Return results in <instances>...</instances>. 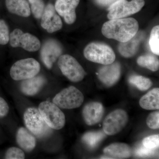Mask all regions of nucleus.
Here are the masks:
<instances>
[{"mask_svg":"<svg viewBox=\"0 0 159 159\" xmlns=\"http://www.w3.org/2000/svg\"><path fill=\"white\" fill-rule=\"evenodd\" d=\"M143 145L146 148L155 149L159 147V136L158 134L153 135L146 137L142 141Z\"/></svg>","mask_w":159,"mask_h":159,"instance_id":"nucleus-29","label":"nucleus"},{"mask_svg":"<svg viewBox=\"0 0 159 159\" xmlns=\"http://www.w3.org/2000/svg\"><path fill=\"white\" fill-rule=\"evenodd\" d=\"M46 83L45 78L42 76H35L25 80L20 84V90L26 96H33L42 89Z\"/></svg>","mask_w":159,"mask_h":159,"instance_id":"nucleus-17","label":"nucleus"},{"mask_svg":"<svg viewBox=\"0 0 159 159\" xmlns=\"http://www.w3.org/2000/svg\"><path fill=\"white\" fill-rule=\"evenodd\" d=\"M145 32L138 31L132 38L124 43H120L118 50L122 56L126 58L131 57L135 55L139 51L140 44L145 39Z\"/></svg>","mask_w":159,"mask_h":159,"instance_id":"nucleus-16","label":"nucleus"},{"mask_svg":"<svg viewBox=\"0 0 159 159\" xmlns=\"http://www.w3.org/2000/svg\"><path fill=\"white\" fill-rule=\"evenodd\" d=\"M84 55L89 61L103 65L112 63L116 59V54L113 49L108 45L102 43L89 44L84 49Z\"/></svg>","mask_w":159,"mask_h":159,"instance_id":"nucleus-2","label":"nucleus"},{"mask_svg":"<svg viewBox=\"0 0 159 159\" xmlns=\"http://www.w3.org/2000/svg\"><path fill=\"white\" fill-rule=\"evenodd\" d=\"M139 24L133 18L110 20L103 24L102 33L105 37L120 43L130 39L139 31Z\"/></svg>","mask_w":159,"mask_h":159,"instance_id":"nucleus-1","label":"nucleus"},{"mask_svg":"<svg viewBox=\"0 0 159 159\" xmlns=\"http://www.w3.org/2000/svg\"><path fill=\"white\" fill-rule=\"evenodd\" d=\"M10 45L12 48L20 47L29 52L38 51L41 47L39 40L29 33H24L20 29H16L10 34Z\"/></svg>","mask_w":159,"mask_h":159,"instance_id":"nucleus-10","label":"nucleus"},{"mask_svg":"<svg viewBox=\"0 0 159 159\" xmlns=\"http://www.w3.org/2000/svg\"><path fill=\"white\" fill-rule=\"evenodd\" d=\"M104 112V107L100 102H89L84 107L83 116L86 124L93 125L101 121Z\"/></svg>","mask_w":159,"mask_h":159,"instance_id":"nucleus-15","label":"nucleus"},{"mask_svg":"<svg viewBox=\"0 0 159 159\" xmlns=\"http://www.w3.org/2000/svg\"><path fill=\"white\" fill-rule=\"evenodd\" d=\"M151 51L154 54H159V26H155L151 32L149 41Z\"/></svg>","mask_w":159,"mask_h":159,"instance_id":"nucleus-25","label":"nucleus"},{"mask_svg":"<svg viewBox=\"0 0 159 159\" xmlns=\"http://www.w3.org/2000/svg\"><path fill=\"white\" fill-rule=\"evenodd\" d=\"M129 117L125 111L117 109L106 117L102 124L104 133L108 135H114L119 133L128 123Z\"/></svg>","mask_w":159,"mask_h":159,"instance_id":"nucleus-9","label":"nucleus"},{"mask_svg":"<svg viewBox=\"0 0 159 159\" xmlns=\"http://www.w3.org/2000/svg\"><path fill=\"white\" fill-rule=\"evenodd\" d=\"M144 0H118L109 7L107 18L109 20L124 18L139 12L144 7Z\"/></svg>","mask_w":159,"mask_h":159,"instance_id":"nucleus-5","label":"nucleus"},{"mask_svg":"<svg viewBox=\"0 0 159 159\" xmlns=\"http://www.w3.org/2000/svg\"><path fill=\"white\" fill-rule=\"evenodd\" d=\"M6 5L9 12L24 17H29L31 9L26 0H6Z\"/></svg>","mask_w":159,"mask_h":159,"instance_id":"nucleus-20","label":"nucleus"},{"mask_svg":"<svg viewBox=\"0 0 159 159\" xmlns=\"http://www.w3.org/2000/svg\"><path fill=\"white\" fill-rule=\"evenodd\" d=\"M41 18V25L48 33L56 32L62 28V21L52 4H48L45 8Z\"/></svg>","mask_w":159,"mask_h":159,"instance_id":"nucleus-11","label":"nucleus"},{"mask_svg":"<svg viewBox=\"0 0 159 159\" xmlns=\"http://www.w3.org/2000/svg\"><path fill=\"white\" fill-rule=\"evenodd\" d=\"M62 49L59 43L54 40L47 41L41 51V57L45 66L51 69L57 58L62 54Z\"/></svg>","mask_w":159,"mask_h":159,"instance_id":"nucleus-12","label":"nucleus"},{"mask_svg":"<svg viewBox=\"0 0 159 159\" xmlns=\"http://www.w3.org/2000/svg\"><path fill=\"white\" fill-rule=\"evenodd\" d=\"M84 100L82 93L75 87L71 86L63 89L53 99V102L59 108L72 109L78 108Z\"/></svg>","mask_w":159,"mask_h":159,"instance_id":"nucleus-6","label":"nucleus"},{"mask_svg":"<svg viewBox=\"0 0 159 159\" xmlns=\"http://www.w3.org/2000/svg\"><path fill=\"white\" fill-rule=\"evenodd\" d=\"M9 27L4 20L0 19V45H5L9 41Z\"/></svg>","mask_w":159,"mask_h":159,"instance_id":"nucleus-27","label":"nucleus"},{"mask_svg":"<svg viewBox=\"0 0 159 159\" xmlns=\"http://www.w3.org/2000/svg\"><path fill=\"white\" fill-rule=\"evenodd\" d=\"M121 74V67L119 63L113 62L101 67L98 71L99 80L107 86L110 87L118 82Z\"/></svg>","mask_w":159,"mask_h":159,"instance_id":"nucleus-13","label":"nucleus"},{"mask_svg":"<svg viewBox=\"0 0 159 159\" xmlns=\"http://www.w3.org/2000/svg\"><path fill=\"white\" fill-rule=\"evenodd\" d=\"M25 157V154L22 149L12 147L7 150L5 157L6 159H24Z\"/></svg>","mask_w":159,"mask_h":159,"instance_id":"nucleus-28","label":"nucleus"},{"mask_svg":"<svg viewBox=\"0 0 159 159\" xmlns=\"http://www.w3.org/2000/svg\"><path fill=\"white\" fill-rule=\"evenodd\" d=\"M146 123L152 129H158L159 128V112L155 111L149 114L147 117Z\"/></svg>","mask_w":159,"mask_h":159,"instance_id":"nucleus-30","label":"nucleus"},{"mask_svg":"<svg viewBox=\"0 0 159 159\" xmlns=\"http://www.w3.org/2000/svg\"><path fill=\"white\" fill-rule=\"evenodd\" d=\"M129 81L141 91L147 90L152 85L150 79L140 75H132L129 77Z\"/></svg>","mask_w":159,"mask_h":159,"instance_id":"nucleus-24","label":"nucleus"},{"mask_svg":"<svg viewBox=\"0 0 159 159\" xmlns=\"http://www.w3.org/2000/svg\"><path fill=\"white\" fill-rule=\"evenodd\" d=\"M105 136L104 132L101 131L89 132L84 135L82 137V141L90 148H94Z\"/></svg>","mask_w":159,"mask_h":159,"instance_id":"nucleus-23","label":"nucleus"},{"mask_svg":"<svg viewBox=\"0 0 159 159\" xmlns=\"http://www.w3.org/2000/svg\"><path fill=\"white\" fill-rule=\"evenodd\" d=\"M57 64L62 74L72 82L81 81L86 74L77 60L68 54L61 55Z\"/></svg>","mask_w":159,"mask_h":159,"instance_id":"nucleus-8","label":"nucleus"},{"mask_svg":"<svg viewBox=\"0 0 159 159\" xmlns=\"http://www.w3.org/2000/svg\"><path fill=\"white\" fill-rule=\"evenodd\" d=\"M106 155L111 158H127L132 155L130 146L125 143H115L106 147L103 150Z\"/></svg>","mask_w":159,"mask_h":159,"instance_id":"nucleus-18","label":"nucleus"},{"mask_svg":"<svg viewBox=\"0 0 159 159\" xmlns=\"http://www.w3.org/2000/svg\"><path fill=\"white\" fill-rule=\"evenodd\" d=\"M38 109L43 119L50 128L59 130L64 126L65 116L59 107L53 102L49 101L41 102Z\"/></svg>","mask_w":159,"mask_h":159,"instance_id":"nucleus-4","label":"nucleus"},{"mask_svg":"<svg viewBox=\"0 0 159 159\" xmlns=\"http://www.w3.org/2000/svg\"><path fill=\"white\" fill-rule=\"evenodd\" d=\"M118 0H97V2L100 6H110Z\"/></svg>","mask_w":159,"mask_h":159,"instance_id":"nucleus-33","label":"nucleus"},{"mask_svg":"<svg viewBox=\"0 0 159 159\" xmlns=\"http://www.w3.org/2000/svg\"><path fill=\"white\" fill-rule=\"evenodd\" d=\"M40 68L39 62L34 58L20 60L11 67L10 76L15 80L29 79L36 76L40 70Z\"/></svg>","mask_w":159,"mask_h":159,"instance_id":"nucleus-7","label":"nucleus"},{"mask_svg":"<svg viewBox=\"0 0 159 159\" xmlns=\"http://www.w3.org/2000/svg\"><path fill=\"white\" fill-rule=\"evenodd\" d=\"M9 108L6 100L0 97V118L6 117L9 113Z\"/></svg>","mask_w":159,"mask_h":159,"instance_id":"nucleus-32","label":"nucleus"},{"mask_svg":"<svg viewBox=\"0 0 159 159\" xmlns=\"http://www.w3.org/2000/svg\"><path fill=\"white\" fill-rule=\"evenodd\" d=\"M139 66L155 72L159 70V59L154 55L148 54L140 56L137 59Z\"/></svg>","mask_w":159,"mask_h":159,"instance_id":"nucleus-22","label":"nucleus"},{"mask_svg":"<svg viewBox=\"0 0 159 159\" xmlns=\"http://www.w3.org/2000/svg\"><path fill=\"white\" fill-rule=\"evenodd\" d=\"M25 125L28 130L38 138H43L49 134L51 128L47 125L38 108L29 107L24 114Z\"/></svg>","mask_w":159,"mask_h":159,"instance_id":"nucleus-3","label":"nucleus"},{"mask_svg":"<svg viewBox=\"0 0 159 159\" xmlns=\"http://www.w3.org/2000/svg\"><path fill=\"white\" fill-rule=\"evenodd\" d=\"M154 149H150L146 148L145 146H141L137 148L136 151V154L139 157H145L150 156L154 153Z\"/></svg>","mask_w":159,"mask_h":159,"instance_id":"nucleus-31","label":"nucleus"},{"mask_svg":"<svg viewBox=\"0 0 159 159\" xmlns=\"http://www.w3.org/2000/svg\"><path fill=\"white\" fill-rule=\"evenodd\" d=\"M31 4V10L34 17L40 19L45 9V4L43 0H29Z\"/></svg>","mask_w":159,"mask_h":159,"instance_id":"nucleus-26","label":"nucleus"},{"mask_svg":"<svg viewBox=\"0 0 159 159\" xmlns=\"http://www.w3.org/2000/svg\"><path fill=\"white\" fill-rule=\"evenodd\" d=\"M80 0H57L55 9L66 23L72 25L76 20V8L79 5Z\"/></svg>","mask_w":159,"mask_h":159,"instance_id":"nucleus-14","label":"nucleus"},{"mask_svg":"<svg viewBox=\"0 0 159 159\" xmlns=\"http://www.w3.org/2000/svg\"><path fill=\"white\" fill-rule=\"evenodd\" d=\"M16 139L18 145L27 152H30L36 146L35 137L24 127H20L18 129Z\"/></svg>","mask_w":159,"mask_h":159,"instance_id":"nucleus-19","label":"nucleus"},{"mask_svg":"<svg viewBox=\"0 0 159 159\" xmlns=\"http://www.w3.org/2000/svg\"><path fill=\"white\" fill-rule=\"evenodd\" d=\"M139 104L147 110H154L159 108V89L155 88L148 92L140 99Z\"/></svg>","mask_w":159,"mask_h":159,"instance_id":"nucleus-21","label":"nucleus"}]
</instances>
